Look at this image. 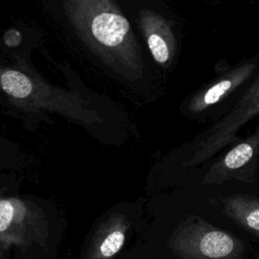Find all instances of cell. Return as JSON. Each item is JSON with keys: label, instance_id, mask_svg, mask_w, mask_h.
<instances>
[{"label": "cell", "instance_id": "obj_2", "mask_svg": "<svg viewBox=\"0 0 259 259\" xmlns=\"http://www.w3.org/2000/svg\"><path fill=\"white\" fill-rule=\"evenodd\" d=\"M258 77L259 53L223 68L180 101L179 112L189 120L211 123L226 115Z\"/></svg>", "mask_w": 259, "mask_h": 259}, {"label": "cell", "instance_id": "obj_12", "mask_svg": "<svg viewBox=\"0 0 259 259\" xmlns=\"http://www.w3.org/2000/svg\"><path fill=\"white\" fill-rule=\"evenodd\" d=\"M0 259H4V251L1 247H0Z\"/></svg>", "mask_w": 259, "mask_h": 259}, {"label": "cell", "instance_id": "obj_5", "mask_svg": "<svg viewBox=\"0 0 259 259\" xmlns=\"http://www.w3.org/2000/svg\"><path fill=\"white\" fill-rule=\"evenodd\" d=\"M167 245L179 259H243L244 253L240 240L195 215L178 225Z\"/></svg>", "mask_w": 259, "mask_h": 259}, {"label": "cell", "instance_id": "obj_8", "mask_svg": "<svg viewBox=\"0 0 259 259\" xmlns=\"http://www.w3.org/2000/svg\"><path fill=\"white\" fill-rule=\"evenodd\" d=\"M0 88L12 99L33 107L57 108V110L82 121L74 110L65 105L67 100L64 93H58L45 84L35 83L30 77L19 71L0 69Z\"/></svg>", "mask_w": 259, "mask_h": 259}, {"label": "cell", "instance_id": "obj_4", "mask_svg": "<svg viewBox=\"0 0 259 259\" xmlns=\"http://www.w3.org/2000/svg\"><path fill=\"white\" fill-rule=\"evenodd\" d=\"M259 116V77L223 117L183 144L176 154L179 165L186 170L211 161L214 156L240 140L241 130Z\"/></svg>", "mask_w": 259, "mask_h": 259}, {"label": "cell", "instance_id": "obj_11", "mask_svg": "<svg viewBox=\"0 0 259 259\" xmlns=\"http://www.w3.org/2000/svg\"><path fill=\"white\" fill-rule=\"evenodd\" d=\"M5 42L8 45V46H11V47H14V46H17L21 39V35L20 33L15 30V29H11L9 30L6 34H5Z\"/></svg>", "mask_w": 259, "mask_h": 259}, {"label": "cell", "instance_id": "obj_9", "mask_svg": "<svg viewBox=\"0 0 259 259\" xmlns=\"http://www.w3.org/2000/svg\"><path fill=\"white\" fill-rule=\"evenodd\" d=\"M130 227L124 213H110L94 231L84 259H113L122 249Z\"/></svg>", "mask_w": 259, "mask_h": 259}, {"label": "cell", "instance_id": "obj_7", "mask_svg": "<svg viewBox=\"0 0 259 259\" xmlns=\"http://www.w3.org/2000/svg\"><path fill=\"white\" fill-rule=\"evenodd\" d=\"M221 153L209 165L202 184H218L252 175L259 166V125L248 137L240 139Z\"/></svg>", "mask_w": 259, "mask_h": 259}, {"label": "cell", "instance_id": "obj_10", "mask_svg": "<svg viewBox=\"0 0 259 259\" xmlns=\"http://www.w3.org/2000/svg\"><path fill=\"white\" fill-rule=\"evenodd\" d=\"M223 211L236 224L259 237V199L236 194L224 200Z\"/></svg>", "mask_w": 259, "mask_h": 259}, {"label": "cell", "instance_id": "obj_3", "mask_svg": "<svg viewBox=\"0 0 259 259\" xmlns=\"http://www.w3.org/2000/svg\"><path fill=\"white\" fill-rule=\"evenodd\" d=\"M165 78L177 67L182 21L165 0H118Z\"/></svg>", "mask_w": 259, "mask_h": 259}, {"label": "cell", "instance_id": "obj_1", "mask_svg": "<svg viewBox=\"0 0 259 259\" xmlns=\"http://www.w3.org/2000/svg\"><path fill=\"white\" fill-rule=\"evenodd\" d=\"M77 34L137 105L159 100L166 78L118 0H64Z\"/></svg>", "mask_w": 259, "mask_h": 259}, {"label": "cell", "instance_id": "obj_6", "mask_svg": "<svg viewBox=\"0 0 259 259\" xmlns=\"http://www.w3.org/2000/svg\"><path fill=\"white\" fill-rule=\"evenodd\" d=\"M49 222L45 211L33 201L0 195V247L27 249L46 246Z\"/></svg>", "mask_w": 259, "mask_h": 259}]
</instances>
